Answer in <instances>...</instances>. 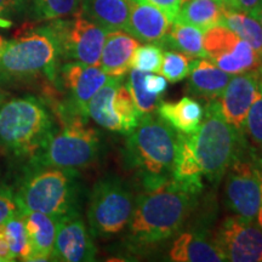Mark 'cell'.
Masks as SVG:
<instances>
[{
	"label": "cell",
	"instance_id": "4",
	"mask_svg": "<svg viewBox=\"0 0 262 262\" xmlns=\"http://www.w3.org/2000/svg\"><path fill=\"white\" fill-rule=\"evenodd\" d=\"M56 40L47 25L6 41L0 50V86L45 78L55 84L58 70Z\"/></svg>",
	"mask_w": 262,
	"mask_h": 262
},
{
	"label": "cell",
	"instance_id": "29",
	"mask_svg": "<svg viewBox=\"0 0 262 262\" xmlns=\"http://www.w3.org/2000/svg\"><path fill=\"white\" fill-rule=\"evenodd\" d=\"M147 72H141L131 68L129 77L126 79V88L133 96L135 106L141 114V117L146 114L155 113L158 110L159 103L162 102V97L159 95L150 94L145 88V74Z\"/></svg>",
	"mask_w": 262,
	"mask_h": 262
},
{
	"label": "cell",
	"instance_id": "31",
	"mask_svg": "<svg viewBox=\"0 0 262 262\" xmlns=\"http://www.w3.org/2000/svg\"><path fill=\"white\" fill-rule=\"evenodd\" d=\"M163 48L158 44L147 42L145 45H139L131 57L130 67L141 72L159 73L163 62Z\"/></svg>",
	"mask_w": 262,
	"mask_h": 262
},
{
	"label": "cell",
	"instance_id": "36",
	"mask_svg": "<svg viewBox=\"0 0 262 262\" xmlns=\"http://www.w3.org/2000/svg\"><path fill=\"white\" fill-rule=\"evenodd\" d=\"M145 88L150 94L163 96L168 89V81L163 75L150 74L147 72L145 74Z\"/></svg>",
	"mask_w": 262,
	"mask_h": 262
},
{
	"label": "cell",
	"instance_id": "2",
	"mask_svg": "<svg viewBox=\"0 0 262 262\" xmlns=\"http://www.w3.org/2000/svg\"><path fill=\"white\" fill-rule=\"evenodd\" d=\"M179 143L180 133L160 116L150 113L140 118L127 134L125 158L139 173L142 187L172 179Z\"/></svg>",
	"mask_w": 262,
	"mask_h": 262
},
{
	"label": "cell",
	"instance_id": "21",
	"mask_svg": "<svg viewBox=\"0 0 262 262\" xmlns=\"http://www.w3.org/2000/svg\"><path fill=\"white\" fill-rule=\"evenodd\" d=\"M169 258L175 262H221L224 254L215 243L202 232H185L173 241Z\"/></svg>",
	"mask_w": 262,
	"mask_h": 262
},
{
	"label": "cell",
	"instance_id": "18",
	"mask_svg": "<svg viewBox=\"0 0 262 262\" xmlns=\"http://www.w3.org/2000/svg\"><path fill=\"white\" fill-rule=\"evenodd\" d=\"M22 212L29 244V261H52L58 219L38 211Z\"/></svg>",
	"mask_w": 262,
	"mask_h": 262
},
{
	"label": "cell",
	"instance_id": "26",
	"mask_svg": "<svg viewBox=\"0 0 262 262\" xmlns=\"http://www.w3.org/2000/svg\"><path fill=\"white\" fill-rule=\"evenodd\" d=\"M233 31L262 56V27L260 21L247 12L225 5L222 24Z\"/></svg>",
	"mask_w": 262,
	"mask_h": 262
},
{
	"label": "cell",
	"instance_id": "22",
	"mask_svg": "<svg viewBox=\"0 0 262 262\" xmlns=\"http://www.w3.org/2000/svg\"><path fill=\"white\" fill-rule=\"evenodd\" d=\"M80 14L107 31L126 32L129 22L127 0H81Z\"/></svg>",
	"mask_w": 262,
	"mask_h": 262
},
{
	"label": "cell",
	"instance_id": "45",
	"mask_svg": "<svg viewBox=\"0 0 262 262\" xmlns=\"http://www.w3.org/2000/svg\"><path fill=\"white\" fill-rule=\"evenodd\" d=\"M183 2H185V0H183ZM183 2H182V3H183Z\"/></svg>",
	"mask_w": 262,
	"mask_h": 262
},
{
	"label": "cell",
	"instance_id": "41",
	"mask_svg": "<svg viewBox=\"0 0 262 262\" xmlns=\"http://www.w3.org/2000/svg\"><path fill=\"white\" fill-rule=\"evenodd\" d=\"M8 98H9V94L6 93V91L0 89V104L4 102V101L8 100Z\"/></svg>",
	"mask_w": 262,
	"mask_h": 262
},
{
	"label": "cell",
	"instance_id": "34",
	"mask_svg": "<svg viewBox=\"0 0 262 262\" xmlns=\"http://www.w3.org/2000/svg\"><path fill=\"white\" fill-rule=\"evenodd\" d=\"M135 2L145 3V4L155 6V8L159 9L170 21L173 22L176 16H178L183 0H135Z\"/></svg>",
	"mask_w": 262,
	"mask_h": 262
},
{
	"label": "cell",
	"instance_id": "7",
	"mask_svg": "<svg viewBox=\"0 0 262 262\" xmlns=\"http://www.w3.org/2000/svg\"><path fill=\"white\" fill-rule=\"evenodd\" d=\"M61 122V129L52 133L28 164L80 170L96 162L101 150L98 131L88 125V119L84 118H67Z\"/></svg>",
	"mask_w": 262,
	"mask_h": 262
},
{
	"label": "cell",
	"instance_id": "24",
	"mask_svg": "<svg viewBox=\"0 0 262 262\" xmlns=\"http://www.w3.org/2000/svg\"><path fill=\"white\" fill-rule=\"evenodd\" d=\"M225 4L222 0H185L175 21L206 31L222 24Z\"/></svg>",
	"mask_w": 262,
	"mask_h": 262
},
{
	"label": "cell",
	"instance_id": "13",
	"mask_svg": "<svg viewBox=\"0 0 262 262\" xmlns=\"http://www.w3.org/2000/svg\"><path fill=\"white\" fill-rule=\"evenodd\" d=\"M203 48L206 57L226 73L241 74L262 67L261 55L224 25L206 29Z\"/></svg>",
	"mask_w": 262,
	"mask_h": 262
},
{
	"label": "cell",
	"instance_id": "32",
	"mask_svg": "<svg viewBox=\"0 0 262 262\" xmlns=\"http://www.w3.org/2000/svg\"><path fill=\"white\" fill-rule=\"evenodd\" d=\"M244 134L249 142L262 156V93L255 97L244 124Z\"/></svg>",
	"mask_w": 262,
	"mask_h": 262
},
{
	"label": "cell",
	"instance_id": "8",
	"mask_svg": "<svg viewBox=\"0 0 262 262\" xmlns=\"http://www.w3.org/2000/svg\"><path fill=\"white\" fill-rule=\"evenodd\" d=\"M135 195L129 183L107 176L95 183L88 205V222L93 237L110 238L125 231L133 216Z\"/></svg>",
	"mask_w": 262,
	"mask_h": 262
},
{
	"label": "cell",
	"instance_id": "1",
	"mask_svg": "<svg viewBox=\"0 0 262 262\" xmlns=\"http://www.w3.org/2000/svg\"><path fill=\"white\" fill-rule=\"evenodd\" d=\"M199 193L173 179L142 187L127 226L130 243L136 248H147L178 234L191 215Z\"/></svg>",
	"mask_w": 262,
	"mask_h": 262
},
{
	"label": "cell",
	"instance_id": "37",
	"mask_svg": "<svg viewBox=\"0 0 262 262\" xmlns=\"http://www.w3.org/2000/svg\"><path fill=\"white\" fill-rule=\"evenodd\" d=\"M238 10L247 12L258 19V14L262 8V0H237Z\"/></svg>",
	"mask_w": 262,
	"mask_h": 262
},
{
	"label": "cell",
	"instance_id": "43",
	"mask_svg": "<svg viewBox=\"0 0 262 262\" xmlns=\"http://www.w3.org/2000/svg\"><path fill=\"white\" fill-rule=\"evenodd\" d=\"M258 89L262 93V67L260 68V80H258Z\"/></svg>",
	"mask_w": 262,
	"mask_h": 262
},
{
	"label": "cell",
	"instance_id": "6",
	"mask_svg": "<svg viewBox=\"0 0 262 262\" xmlns=\"http://www.w3.org/2000/svg\"><path fill=\"white\" fill-rule=\"evenodd\" d=\"M203 178L220 182L247 141L244 131L232 126L222 116L220 101H209L202 124L193 134H183Z\"/></svg>",
	"mask_w": 262,
	"mask_h": 262
},
{
	"label": "cell",
	"instance_id": "27",
	"mask_svg": "<svg viewBox=\"0 0 262 262\" xmlns=\"http://www.w3.org/2000/svg\"><path fill=\"white\" fill-rule=\"evenodd\" d=\"M81 0H26V12L39 22L68 17L80 12Z\"/></svg>",
	"mask_w": 262,
	"mask_h": 262
},
{
	"label": "cell",
	"instance_id": "39",
	"mask_svg": "<svg viewBox=\"0 0 262 262\" xmlns=\"http://www.w3.org/2000/svg\"><path fill=\"white\" fill-rule=\"evenodd\" d=\"M257 170H258V176H260V185H261V203H260V209H258L257 214V222L262 228V156L258 155L257 158Z\"/></svg>",
	"mask_w": 262,
	"mask_h": 262
},
{
	"label": "cell",
	"instance_id": "28",
	"mask_svg": "<svg viewBox=\"0 0 262 262\" xmlns=\"http://www.w3.org/2000/svg\"><path fill=\"white\" fill-rule=\"evenodd\" d=\"M2 227L14 261H29V244L21 209L6 219Z\"/></svg>",
	"mask_w": 262,
	"mask_h": 262
},
{
	"label": "cell",
	"instance_id": "10",
	"mask_svg": "<svg viewBox=\"0 0 262 262\" xmlns=\"http://www.w3.org/2000/svg\"><path fill=\"white\" fill-rule=\"evenodd\" d=\"M47 26L56 40L58 55L62 60L90 66L100 64L107 29L80 12L70 18L52 19Z\"/></svg>",
	"mask_w": 262,
	"mask_h": 262
},
{
	"label": "cell",
	"instance_id": "9",
	"mask_svg": "<svg viewBox=\"0 0 262 262\" xmlns=\"http://www.w3.org/2000/svg\"><path fill=\"white\" fill-rule=\"evenodd\" d=\"M260 153L247 141L239 149L225 176V204L233 215L257 220L261 203V185L257 170Z\"/></svg>",
	"mask_w": 262,
	"mask_h": 262
},
{
	"label": "cell",
	"instance_id": "3",
	"mask_svg": "<svg viewBox=\"0 0 262 262\" xmlns=\"http://www.w3.org/2000/svg\"><path fill=\"white\" fill-rule=\"evenodd\" d=\"M55 131L48 104L25 95L0 104V148L15 158L31 159Z\"/></svg>",
	"mask_w": 262,
	"mask_h": 262
},
{
	"label": "cell",
	"instance_id": "25",
	"mask_svg": "<svg viewBox=\"0 0 262 262\" xmlns=\"http://www.w3.org/2000/svg\"><path fill=\"white\" fill-rule=\"evenodd\" d=\"M203 35L204 31L194 26L173 21L160 47L180 51L192 58H204L206 55L203 48Z\"/></svg>",
	"mask_w": 262,
	"mask_h": 262
},
{
	"label": "cell",
	"instance_id": "5",
	"mask_svg": "<svg viewBox=\"0 0 262 262\" xmlns=\"http://www.w3.org/2000/svg\"><path fill=\"white\" fill-rule=\"evenodd\" d=\"M78 179V170L27 164L15 188L16 201L21 210L60 219L79 211Z\"/></svg>",
	"mask_w": 262,
	"mask_h": 262
},
{
	"label": "cell",
	"instance_id": "20",
	"mask_svg": "<svg viewBox=\"0 0 262 262\" xmlns=\"http://www.w3.org/2000/svg\"><path fill=\"white\" fill-rule=\"evenodd\" d=\"M139 45L140 41L125 31H108L98 66L110 77L123 78L131 70V57Z\"/></svg>",
	"mask_w": 262,
	"mask_h": 262
},
{
	"label": "cell",
	"instance_id": "14",
	"mask_svg": "<svg viewBox=\"0 0 262 262\" xmlns=\"http://www.w3.org/2000/svg\"><path fill=\"white\" fill-rule=\"evenodd\" d=\"M214 241L226 261L262 262V228L256 221L228 216L219 226Z\"/></svg>",
	"mask_w": 262,
	"mask_h": 262
},
{
	"label": "cell",
	"instance_id": "38",
	"mask_svg": "<svg viewBox=\"0 0 262 262\" xmlns=\"http://www.w3.org/2000/svg\"><path fill=\"white\" fill-rule=\"evenodd\" d=\"M0 262H14V257H12L11 250H10L9 243L6 241L2 226H0Z\"/></svg>",
	"mask_w": 262,
	"mask_h": 262
},
{
	"label": "cell",
	"instance_id": "35",
	"mask_svg": "<svg viewBox=\"0 0 262 262\" xmlns=\"http://www.w3.org/2000/svg\"><path fill=\"white\" fill-rule=\"evenodd\" d=\"M26 0H0V17L15 18L25 15ZM11 21V19H10Z\"/></svg>",
	"mask_w": 262,
	"mask_h": 262
},
{
	"label": "cell",
	"instance_id": "44",
	"mask_svg": "<svg viewBox=\"0 0 262 262\" xmlns=\"http://www.w3.org/2000/svg\"><path fill=\"white\" fill-rule=\"evenodd\" d=\"M258 21H260V25H261V27H262V8L260 10V14H258Z\"/></svg>",
	"mask_w": 262,
	"mask_h": 262
},
{
	"label": "cell",
	"instance_id": "40",
	"mask_svg": "<svg viewBox=\"0 0 262 262\" xmlns=\"http://www.w3.org/2000/svg\"><path fill=\"white\" fill-rule=\"evenodd\" d=\"M222 3L227 6V8H232V9H238L237 5V0H222Z\"/></svg>",
	"mask_w": 262,
	"mask_h": 262
},
{
	"label": "cell",
	"instance_id": "15",
	"mask_svg": "<svg viewBox=\"0 0 262 262\" xmlns=\"http://www.w3.org/2000/svg\"><path fill=\"white\" fill-rule=\"evenodd\" d=\"M96 257L93 234L79 211L58 219L52 261L90 262Z\"/></svg>",
	"mask_w": 262,
	"mask_h": 262
},
{
	"label": "cell",
	"instance_id": "12",
	"mask_svg": "<svg viewBox=\"0 0 262 262\" xmlns=\"http://www.w3.org/2000/svg\"><path fill=\"white\" fill-rule=\"evenodd\" d=\"M88 117L103 129L127 135L139 124L141 114L123 78L111 77L90 100Z\"/></svg>",
	"mask_w": 262,
	"mask_h": 262
},
{
	"label": "cell",
	"instance_id": "30",
	"mask_svg": "<svg viewBox=\"0 0 262 262\" xmlns=\"http://www.w3.org/2000/svg\"><path fill=\"white\" fill-rule=\"evenodd\" d=\"M194 58L176 50H166L163 52V62L159 73L170 83H179L189 75L192 62Z\"/></svg>",
	"mask_w": 262,
	"mask_h": 262
},
{
	"label": "cell",
	"instance_id": "17",
	"mask_svg": "<svg viewBox=\"0 0 262 262\" xmlns=\"http://www.w3.org/2000/svg\"><path fill=\"white\" fill-rule=\"evenodd\" d=\"M129 22L126 32L139 41L162 44L172 22L155 6L127 0Z\"/></svg>",
	"mask_w": 262,
	"mask_h": 262
},
{
	"label": "cell",
	"instance_id": "19",
	"mask_svg": "<svg viewBox=\"0 0 262 262\" xmlns=\"http://www.w3.org/2000/svg\"><path fill=\"white\" fill-rule=\"evenodd\" d=\"M232 75L219 68L208 57L194 58L188 75L187 91L193 97L202 98L206 102L219 100Z\"/></svg>",
	"mask_w": 262,
	"mask_h": 262
},
{
	"label": "cell",
	"instance_id": "16",
	"mask_svg": "<svg viewBox=\"0 0 262 262\" xmlns=\"http://www.w3.org/2000/svg\"><path fill=\"white\" fill-rule=\"evenodd\" d=\"M258 80L260 70L234 74L221 95L220 107L222 116L235 129L244 131L249 110L260 91Z\"/></svg>",
	"mask_w": 262,
	"mask_h": 262
},
{
	"label": "cell",
	"instance_id": "33",
	"mask_svg": "<svg viewBox=\"0 0 262 262\" xmlns=\"http://www.w3.org/2000/svg\"><path fill=\"white\" fill-rule=\"evenodd\" d=\"M17 210H19V206L16 201L15 188L8 183L0 182V226Z\"/></svg>",
	"mask_w": 262,
	"mask_h": 262
},
{
	"label": "cell",
	"instance_id": "23",
	"mask_svg": "<svg viewBox=\"0 0 262 262\" xmlns=\"http://www.w3.org/2000/svg\"><path fill=\"white\" fill-rule=\"evenodd\" d=\"M159 116L181 134H193L202 124L204 108L198 101L186 96L175 102H160Z\"/></svg>",
	"mask_w": 262,
	"mask_h": 262
},
{
	"label": "cell",
	"instance_id": "42",
	"mask_svg": "<svg viewBox=\"0 0 262 262\" xmlns=\"http://www.w3.org/2000/svg\"><path fill=\"white\" fill-rule=\"evenodd\" d=\"M6 41H8V40H6V39L3 37V35H0V50H2V49L5 47Z\"/></svg>",
	"mask_w": 262,
	"mask_h": 262
},
{
	"label": "cell",
	"instance_id": "11",
	"mask_svg": "<svg viewBox=\"0 0 262 262\" xmlns=\"http://www.w3.org/2000/svg\"><path fill=\"white\" fill-rule=\"evenodd\" d=\"M110 78V75L101 70L100 66L72 61L58 66L55 84H58L63 93V102L58 104L60 119H88V104Z\"/></svg>",
	"mask_w": 262,
	"mask_h": 262
}]
</instances>
